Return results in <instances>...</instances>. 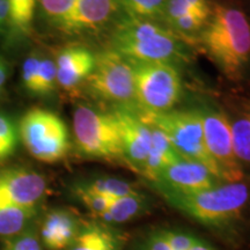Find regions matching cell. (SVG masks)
I'll return each instance as SVG.
<instances>
[{
  "mask_svg": "<svg viewBox=\"0 0 250 250\" xmlns=\"http://www.w3.org/2000/svg\"><path fill=\"white\" fill-rule=\"evenodd\" d=\"M73 131L83 154L104 160L124 158L120 125L112 111L80 105L73 114Z\"/></svg>",
  "mask_w": 250,
  "mask_h": 250,
  "instance_id": "5b68a950",
  "label": "cell"
},
{
  "mask_svg": "<svg viewBox=\"0 0 250 250\" xmlns=\"http://www.w3.org/2000/svg\"><path fill=\"white\" fill-rule=\"evenodd\" d=\"M118 0H77L76 8L64 31L95 30L107 23L118 7Z\"/></svg>",
  "mask_w": 250,
  "mask_h": 250,
  "instance_id": "5bb4252c",
  "label": "cell"
},
{
  "mask_svg": "<svg viewBox=\"0 0 250 250\" xmlns=\"http://www.w3.org/2000/svg\"><path fill=\"white\" fill-rule=\"evenodd\" d=\"M143 198L139 193L112 199L108 208V213L111 221L125 223L137 215L142 210Z\"/></svg>",
  "mask_w": 250,
  "mask_h": 250,
  "instance_id": "cb8c5ba5",
  "label": "cell"
},
{
  "mask_svg": "<svg viewBox=\"0 0 250 250\" xmlns=\"http://www.w3.org/2000/svg\"><path fill=\"white\" fill-rule=\"evenodd\" d=\"M20 134L13 118L0 111V162L14 154L19 145Z\"/></svg>",
  "mask_w": 250,
  "mask_h": 250,
  "instance_id": "603a6c76",
  "label": "cell"
},
{
  "mask_svg": "<svg viewBox=\"0 0 250 250\" xmlns=\"http://www.w3.org/2000/svg\"><path fill=\"white\" fill-rule=\"evenodd\" d=\"M165 4L166 0H118L129 17L151 21L164 18Z\"/></svg>",
  "mask_w": 250,
  "mask_h": 250,
  "instance_id": "44dd1931",
  "label": "cell"
},
{
  "mask_svg": "<svg viewBox=\"0 0 250 250\" xmlns=\"http://www.w3.org/2000/svg\"><path fill=\"white\" fill-rule=\"evenodd\" d=\"M205 52L229 81L246 80L250 68V21L237 5L219 4L201 30Z\"/></svg>",
  "mask_w": 250,
  "mask_h": 250,
  "instance_id": "6da1fadb",
  "label": "cell"
},
{
  "mask_svg": "<svg viewBox=\"0 0 250 250\" xmlns=\"http://www.w3.org/2000/svg\"><path fill=\"white\" fill-rule=\"evenodd\" d=\"M167 198L196 220L208 225H219L241 214L250 201V188L241 181L191 195L167 192Z\"/></svg>",
  "mask_w": 250,
  "mask_h": 250,
  "instance_id": "277c9868",
  "label": "cell"
},
{
  "mask_svg": "<svg viewBox=\"0 0 250 250\" xmlns=\"http://www.w3.org/2000/svg\"><path fill=\"white\" fill-rule=\"evenodd\" d=\"M41 57L37 55H33L28 57L23 62L22 67V83L24 89L28 93L35 95L36 85H37V77H39V68H40Z\"/></svg>",
  "mask_w": 250,
  "mask_h": 250,
  "instance_id": "4316f807",
  "label": "cell"
},
{
  "mask_svg": "<svg viewBox=\"0 0 250 250\" xmlns=\"http://www.w3.org/2000/svg\"><path fill=\"white\" fill-rule=\"evenodd\" d=\"M95 67L87 83L90 93L103 101L127 105L134 101V74L130 62L112 49L95 55Z\"/></svg>",
  "mask_w": 250,
  "mask_h": 250,
  "instance_id": "ba28073f",
  "label": "cell"
},
{
  "mask_svg": "<svg viewBox=\"0 0 250 250\" xmlns=\"http://www.w3.org/2000/svg\"><path fill=\"white\" fill-rule=\"evenodd\" d=\"M70 250H117L116 240L104 228L93 226L78 234Z\"/></svg>",
  "mask_w": 250,
  "mask_h": 250,
  "instance_id": "ac0fdd59",
  "label": "cell"
},
{
  "mask_svg": "<svg viewBox=\"0 0 250 250\" xmlns=\"http://www.w3.org/2000/svg\"><path fill=\"white\" fill-rule=\"evenodd\" d=\"M187 1L198 12L210 17L212 8L210 7V5H208V0H187Z\"/></svg>",
  "mask_w": 250,
  "mask_h": 250,
  "instance_id": "d6a6232c",
  "label": "cell"
},
{
  "mask_svg": "<svg viewBox=\"0 0 250 250\" xmlns=\"http://www.w3.org/2000/svg\"><path fill=\"white\" fill-rule=\"evenodd\" d=\"M18 127L21 142L36 160L54 164L66 155L70 147L68 130L55 112L31 109L21 117Z\"/></svg>",
  "mask_w": 250,
  "mask_h": 250,
  "instance_id": "8992f818",
  "label": "cell"
},
{
  "mask_svg": "<svg viewBox=\"0 0 250 250\" xmlns=\"http://www.w3.org/2000/svg\"><path fill=\"white\" fill-rule=\"evenodd\" d=\"M78 195H79L81 201L90 211L99 215L108 211L109 205H110L112 201V199H109L107 197L99 195V193L89 191V190L85 189L83 187L78 190Z\"/></svg>",
  "mask_w": 250,
  "mask_h": 250,
  "instance_id": "83f0119b",
  "label": "cell"
},
{
  "mask_svg": "<svg viewBox=\"0 0 250 250\" xmlns=\"http://www.w3.org/2000/svg\"><path fill=\"white\" fill-rule=\"evenodd\" d=\"M0 1H1V0H0Z\"/></svg>",
  "mask_w": 250,
  "mask_h": 250,
  "instance_id": "8d00e7d4",
  "label": "cell"
},
{
  "mask_svg": "<svg viewBox=\"0 0 250 250\" xmlns=\"http://www.w3.org/2000/svg\"><path fill=\"white\" fill-rule=\"evenodd\" d=\"M208 20V19L198 14H187L171 21L169 24L181 33H193V31L202 30Z\"/></svg>",
  "mask_w": 250,
  "mask_h": 250,
  "instance_id": "f1b7e54d",
  "label": "cell"
},
{
  "mask_svg": "<svg viewBox=\"0 0 250 250\" xmlns=\"http://www.w3.org/2000/svg\"><path fill=\"white\" fill-rule=\"evenodd\" d=\"M35 211L36 208H0V236L20 235L34 217Z\"/></svg>",
  "mask_w": 250,
  "mask_h": 250,
  "instance_id": "d6986e66",
  "label": "cell"
},
{
  "mask_svg": "<svg viewBox=\"0 0 250 250\" xmlns=\"http://www.w3.org/2000/svg\"><path fill=\"white\" fill-rule=\"evenodd\" d=\"M148 250H171L170 247L168 246V243L164 239L161 233H159L158 235L152 237L151 242H149V248Z\"/></svg>",
  "mask_w": 250,
  "mask_h": 250,
  "instance_id": "1f68e13d",
  "label": "cell"
},
{
  "mask_svg": "<svg viewBox=\"0 0 250 250\" xmlns=\"http://www.w3.org/2000/svg\"><path fill=\"white\" fill-rule=\"evenodd\" d=\"M233 148L240 165L250 166V100L242 102L230 120Z\"/></svg>",
  "mask_w": 250,
  "mask_h": 250,
  "instance_id": "e0dca14e",
  "label": "cell"
},
{
  "mask_svg": "<svg viewBox=\"0 0 250 250\" xmlns=\"http://www.w3.org/2000/svg\"><path fill=\"white\" fill-rule=\"evenodd\" d=\"M9 21V6L7 0L0 1V30L4 29Z\"/></svg>",
  "mask_w": 250,
  "mask_h": 250,
  "instance_id": "836d02e7",
  "label": "cell"
},
{
  "mask_svg": "<svg viewBox=\"0 0 250 250\" xmlns=\"http://www.w3.org/2000/svg\"><path fill=\"white\" fill-rule=\"evenodd\" d=\"M56 83H57V67H56V62L50 58H41L35 95H50V94L54 93Z\"/></svg>",
  "mask_w": 250,
  "mask_h": 250,
  "instance_id": "484cf974",
  "label": "cell"
},
{
  "mask_svg": "<svg viewBox=\"0 0 250 250\" xmlns=\"http://www.w3.org/2000/svg\"><path fill=\"white\" fill-rule=\"evenodd\" d=\"M46 191L42 175L23 167L0 169V208H36Z\"/></svg>",
  "mask_w": 250,
  "mask_h": 250,
  "instance_id": "30bf717a",
  "label": "cell"
},
{
  "mask_svg": "<svg viewBox=\"0 0 250 250\" xmlns=\"http://www.w3.org/2000/svg\"><path fill=\"white\" fill-rule=\"evenodd\" d=\"M77 236V223L66 211L56 210L46 215L42 225V240L50 250H62L72 245Z\"/></svg>",
  "mask_w": 250,
  "mask_h": 250,
  "instance_id": "9a60e30c",
  "label": "cell"
},
{
  "mask_svg": "<svg viewBox=\"0 0 250 250\" xmlns=\"http://www.w3.org/2000/svg\"><path fill=\"white\" fill-rule=\"evenodd\" d=\"M77 0H41V8L50 22L65 30L71 20Z\"/></svg>",
  "mask_w": 250,
  "mask_h": 250,
  "instance_id": "7402d4cb",
  "label": "cell"
},
{
  "mask_svg": "<svg viewBox=\"0 0 250 250\" xmlns=\"http://www.w3.org/2000/svg\"><path fill=\"white\" fill-rule=\"evenodd\" d=\"M95 55L83 46L62 50L56 61L57 83L66 90L74 89L88 79L95 67Z\"/></svg>",
  "mask_w": 250,
  "mask_h": 250,
  "instance_id": "4fadbf2b",
  "label": "cell"
},
{
  "mask_svg": "<svg viewBox=\"0 0 250 250\" xmlns=\"http://www.w3.org/2000/svg\"><path fill=\"white\" fill-rule=\"evenodd\" d=\"M139 115L148 125L161 130L168 137L181 158L204 165L214 177L221 180L220 170L206 148L199 110H144Z\"/></svg>",
  "mask_w": 250,
  "mask_h": 250,
  "instance_id": "3957f363",
  "label": "cell"
},
{
  "mask_svg": "<svg viewBox=\"0 0 250 250\" xmlns=\"http://www.w3.org/2000/svg\"><path fill=\"white\" fill-rule=\"evenodd\" d=\"M156 181L167 188V192L179 195H191L215 187L214 176L204 165L184 159L162 170Z\"/></svg>",
  "mask_w": 250,
  "mask_h": 250,
  "instance_id": "7c38bea8",
  "label": "cell"
},
{
  "mask_svg": "<svg viewBox=\"0 0 250 250\" xmlns=\"http://www.w3.org/2000/svg\"><path fill=\"white\" fill-rule=\"evenodd\" d=\"M208 154L227 183L241 182L245 177L242 166L237 161L233 148L229 117L223 111L204 108L199 110Z\"/></svg>",
  "mask_w": 250,
  "mask_h": 250,
  "instance_id": "9c48e42d",
  "label": "cell"
},
{
  "mask_svg": "<svg viewBox=\"0 0 250 250\" xmlns=\"http://www.w3.org/2000/svg\"><path fill=\"white\" fill-rule=\"evenodd\" d=\"M112 112L120 125L124 158L142 169L151 148L152 126L126 105H118Z\"/></svg>",
  "mask_w": 250,
  "mask_h": 250,
  "instance_id": "8fae6325",
  "label": "cell"
},
{
  "mask_svg": "<svg viewBox=\"0 0 250 250\" xmlns=\"http://www.w3.org/2000/svg\"><path fill=\"white\" fill-rule=\"evenodd\" d=\"M189 250H213V249H212L210 246L206 245V243L197 240V241L193 243V245L191 246V248H190Z\"/></svg>",
  "mask_w": 250,
  "mask_h": 250,
  "instance_id": "d590c367",
  "label": "cell"
},
{
  "mask_svg": "<svg viewBox=\"0 0 250 250\" xmlns=\"http://www.w3.org/2000/svg\"><path fill=\"white\" fill-rule=\"evenodd\" d=\"M83 188L92 192L107 197L109 199H116L138 193L129 183L117 179H99Z\"/></svg>",
  "mask_w": 250,
  "mask_h": 250,
  "instance_id": "d4e9b609",
  "label": "cell"
},
{
  "mask_svg": "<svg viewBox=\"0 0 250 250\" xmlns=\"http://www.w3.org/2000/svg\"><path fill=\"white\" fill-rule=\"evenodd\" d=\"M134 74V101L143 110H173L182 94V80L169 62H131Z\"/></svg>",
  "mask_w": 250,
  "mask_h": 250,
  "instance_id": "52a82bcc",
  "label": "cell"
},
{
  "mask_svg": "<svg viewBox=\"0 0 250 250\" xmlns=\"http://www.w3.org/2000/svg\"><path fill=\"white\" fill-rule=\"evenodd\" d=\"M6 80H7V67H6L5 62L0 59V90L5 85Z\"/></svg>",
  "mask_w": 250,
  "mask_h": 250,
  "instance_id": "e575fe53",
  "label": "cell"
},
{
  "mask_svg": "<svg viewBox=\"0 0 250 250\" xmlns=\"http://www.w3.org/2000/svg\"><path fill=\"white\" fill-rule=\"evenodd\" d=\"M112 50L130 62H169L184 57L183 46L173 31L151 20L122 19L112 31Z\"/></svg>",
  "mask_w": 250,
  "mask_h": 250,
  "instance_id": "7a4b0ae2",
  "label": "cell"
},
{
  "mask_svg": "<svg viewBox=\"0 0 250 250\" xmlns=\"http://www.w3.org/2000/svg\"><path fill=\"white\" fill-rule=\"evenodd\" d=\"M6 250H42L36 236L33 234H23L12 240Z\"/></svg>",
  "mask_w": 250,
  "mask_h": 250,
  "instance_id": "4dcf8cb0",
  "label": "cell"
},
{
  "mask_svg": "<svg viewBox=\"0 0 250 250\" xmlns=\"http://www.w3.org/2000/svg\"><path fill=\"white\" fill-rule=\"evenodd\" d=\"M161 234L171 250H189L197 241L196 237L186 234L174 232H161Z\"/></svg>",
  "mask_w": 250,
  "mask_h": 250,
  "instance_id": "f546056e",
  "label": "cell"
},
{
  "mask_svg": "<svg viewBox=\"0 0 250 250\" xmlns=\"http://www.w3.org/2000/svg\"><path fill=\"white\" fill-rule=\"evenodd\" d=\"M37 0H7L9 6L8 24L20 35H28L33 24Z\"/></svg>",
  "mask_w": 250,
  "mask_h": 250,
  "instance_id": "ffe728a7",
  "label": "cell"
},
{
  "mask_svg": "<svg viewBox=\"0 0 250 250\" xmlns=\"http://www.w3.org/2000/svg\"><path fill=\"white\" fill-rule=\"evenodd\" d=\"M182 158L174 148L173 144L161 130L152 126V143L142 171L148 179L156 181L164 169L176 164Z\"/></svg>",
  "mask_w": 250,
  "mask_h": 250,
  "instance_id": "2e32d148",
  "label": "cell"
}]
</instances>
